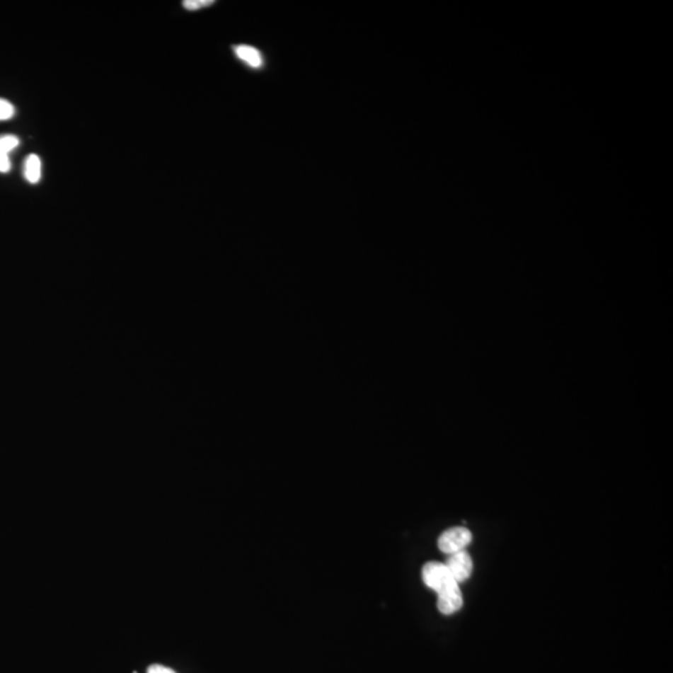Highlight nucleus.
<instances>
[{
	"instance_id": "1",
	"label": "nucleus",
	"mask_w": 673,
	"mask_h": 673,
	"mask_svg": "<svg viewBox=\"0 0 673 673\" xmlns=\"http://www.w3.org/2000/svg\"><path fill=\"white\" fill-rule=\"evenodd\" d=\"M473 540L469 529L463 527L448 529L439 536L438 548L442 553H454L464 550Z\"/></svg>"
},
{
	"instance_id": "2",
	"label": "nucleus",
	"mask_w": 673,
	"mask_h": 673,
	"mask_svg": "<svg viewBox=\"0 0 673 673\" xmlns=\"http://www.w3.org/2000/svg\"><path fill=\"white\" fill-rule=\"evenodd\" d=\"M422 577H423L424 584L427 585V587L435 591L437 594L439 591H442L445 587L456 582L453 579V576L449 573L445 564L437 563V561H432V563L424 565L423 570H422Z\"/></svg>"
},
{
	"instance_id": "3",
	"label": "nucleus",
	"mask_w": 673,
	"mask_h": 673,
	"mask_svg": "<svg viewBox=\"0 0 673 673\" xmlns=\"http://www.w3.org/2000/svg\"><path fill=\"white\" fill-rule=\"evenodd\" d=\"M445 566L450 575L453 576V579L460 584L469 579L473 571V560L469 553L465 550H461L458 553H450L445 561Z\"/></svg>"
},
{
	"instance_id": "4",
	"label": "nucleus",
	"mask_w": 673,
	"mask_h": 673,
	"mask_svg": "<svg viewBox=\"0 0 673 673\" xmlns=\"http://www.w3.org/2000/svg\"><path fill=\"white\" fill-rule=\"evenodd\" d=\"M437 606L443 615H453L458 612L463 606V594L460 591L459 584L455 582L439 591Z\"/></svg>"
},
{
	"instance_id": "5",
	"label": "nucleus",
	"mask_w": 673,
	"mask_h": 673,
	"mask_svg": "<svg viewBox=\"0 0 673 673\" xmlns=\"http://www.w3.org/2000/svg\"><path fill=\"white\" fill-rule=\"evenodd\" d=\"M234 52H235L236 58L250 68L261 69L265 65L263 54L257 47L241 44L234 47Z\"/></svg>"
},
{
	"instance_id": "6",
	"label": "nucleus",
	"mask_w": 673,
	"mask_h": 673,
	"mask_svg": "<svg viewBox=\"0 0 673 673\" xmlns=\"http://www.w3.org/2000/svg\"><path fill=\"white\" fill-rule=\"evenodd\" d=\"M24 178L28 183L33 185L39 183L42 178V160L35 154L26 157L24 162Z\"/></svg>"
},
{
	"instance_id": "7",
	"label": "nucleus",
	"mask_w": 673,
	"mask_h": 673,
	"mask_svg": "<svg viewBox=\"0 0 673 673\" xmlns=\"http://www.w3.org/2000/svg\"><path fill=\"white\" fill-rule=\"evenodd\" d=\"M18 146H19V139L16 135L0 136V151L6 152L9 155V152L16 150Z\"/></svg>"
},
{
	"instance_id": "8",
	"label": "nucleus",
	"mask_w": 673,
	"mask_h": 673,
	"mask_svg": "<svg viewBox=\"0 0 673 673\" xmlns=\"http://www.w3.org/2000/svg\"><path fill=\"white\" fill-rule=\"evenodd\" d=\"M14 115H16L14 105L9 103L8 100L0 98V121L11 120Z\"/></svg>"
},
{
	"instance_id": "9",
	"label": "nucleus",
	"mask_w": 673,
	"mask_h": 673,
	"mask_svg": "<svg viewBox=\"0 0 673 673\" xmlns=\"http://www.w3.org/2000/svg\"><path fill=\"white\" fill-rule=\"evenodd\" d=\"M214 0H186L183 1V6L185 9L190 11H200L206 6H212Z\"/></svg>"
},
{
	"instance_id": "10",
	"label": "nucleus",
	"mask_w": 673,
	"mask_h": 673,
	"mask_svg": "<svg viewBox=\"0 0 673 673\" xmlns=\"http://www.w3.org/2000/svg\"><path fill=\"white\" fill-rule=\"evenodd\" d=\"M11 162L9 155L6 152L0 151V173H6L11 171Z\"/></svg>"
},
{
	"instance_id": "11",
	"label": "nucleus",
	"mask_w": 673,
	"mask_h": 673,
	"mask_svg": "<svg viewBox=\"0 0 673 673\" xmlns=\"http://www.w3.org/2000/svg\"><path fill=\"white\" fill-rule=\"evenodd\" d=\"M147 673H176L171 668L165 667L161 665H152L147 669Z\"/></svg>"
}]
</instances>
